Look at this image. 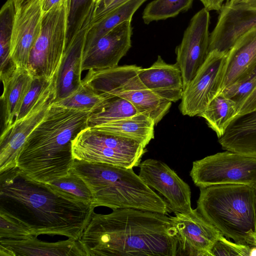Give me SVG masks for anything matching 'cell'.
<instances>
[{
  "label": "cell",
  "instance_id": "ac0fdd59",
  "mask_svg": "<svg viewBox=\"0 0 256 256\" xmlns=\"http://www.w3.org/2000/svg\"><path fill=\"white\" fill-rule=\"evenodd\" d=\"M93 18L88 19L67 41L62 62L54 80L56 102L74 94L81 86L82 65L86 35Z\"/></svg>",
  "mask_w": 256,
  "mask_h": 256
},
{
  "label": "cell",
  "instance_id": "74e56055",
  "mask_svg": "<svg viewBox=\"0 0 256 256\" xmlns=\"http://www.w3.org/2000/svg\"><path fill=\"white\" fill-rule=\"evenodd\" d=\"M254 110H256V86L240 103L236 117Z\"/></svg>",
  "mask_w": 256,
  "mask_h": 256
},
{
  "label": "cell",
  "instance_id": "d4e9b609",
  "mask_svg": "<svg viewBox=\"0 0 256 256\" xmlns=\"http://www.w3.org/2000/svg\"><path fill=\"white\" fill-rule=\"evenodd\" d=\"M238 109V104L234 101L220 94L198 116L203 118L220 138L235 118Z\"/></svg>",
  "mask_w": 256,
  "mask_h": 256
},
{
  "label": "cell",
  "instance_id": "44dd1931",
  "mask_svg": "<svg viewBox=\"0 0 256 256\" xmlns=\"http://www.w3.org/2000/svg\"><path fill=\"white\" fill-rule=\"evenodd\" d=\"M84 256L86 254L77 240H67L54 242L37 239L14 240L0 239V256Z\"/></svg>",
  "mask_w": 256,
  "mask_h": 256
},
{
  "label": "cell",
  "instance_id": "83f0119b",
  "mask_svg": "<svg viewBox=\"0 0 256 256\" xmlns=\"http://www.w3.org/2000/svg\"><path fill=\"white\" fill-rule=\"evenodd\" d=\"M138 112L124 98L114 96L105 99L102 104L91 112L88 120V127L132 116Z\"/></svg>",
  "mask_w": 256,
  "mask_h": 256
},
{
  "label": "cell",
  "instance_id": "f1b7e54d",
  "mask_svg": "<svg viewBox=\"0 0 256 256\" xmlns=\"http://www.w3.org/2000/svg\"><path fill=\"white\" fill-rule=\"evenodd\" d=\"M194 0H154L146 7L142 14L145 24L174 17L187 10Z\"/></svg>",
  "mask_w": 256,
  "mask_h": 256
},
{
  "label": "cell",
  "instance_id": "b9f144b4",
  "mask_svg": "<svg viewBox=\"0 0 256 256\" xmlns=\"http://www.w3.org/2000/svg\"><path fill=\"white\" fill-rule=\"evenodd\" d=\"M16 12L30 3L32 0H12Z\"/></svg>",
  "mask_w": 256,
  "mask_h": 256
},
{
  "label": "cell",
  "instance_id": "5b68a950",
  "mask_svg": "<svg viewBox=\"0 0 256 256\" xmlns=\"http://www.w3.org/2000/svg\"><path fill=\"white\" fill-rule=\"evenodd\" d=\"M197 210L224 236L254 245L256 235V188L222 184L200 188Z\"/></svg>",
  "mask_w": 256,
  "mask_h": 256
},
{
  "label": "cell",
  "instance_id": "603a6c76",
  "mask_svg": "<svg viewBox=\"0 0 256 256\" xmlns=\"http://www.w3.org/2000/svg\"><path fill=\"white\" fill-rule=\"evenodd\" d=\"M32 78L27 69L18 67L10 74L0 78L4 86L0 100L4 128L14 122Z\"/></svg>",
  "mask_w": 256,
  "mask_h": 256
},
{
  "label": "cell",
  "instance_id": "d6a6232c",
  "mask_svg": "<svg viewBox=\"0 0 256 256\" xmlns=\"http://www.w3.org/2000/svg\"><path fill=\"white\" fill-rule=\"evenodd\" d=\"M54 80L50 81L42 77H33L24 98L20 110L14 121L22 118L29 112Z\"/></svg>",
  "mask_w": 256,
  "mask_h": 256
},
{
  "label": "cell",
  "instance_id": "d6986e66",
  "mask_svg": "<svg viewBox=\"0 0 256 256\" xmlns=\"http://www.w3.org/2000/svg\"><path fill=\"white\" fill-rule=\"evenodd\" d=\"M138 76L142 83L159 96L171 102L181 100L184 91L180 69L176 62L166 63L160 56L148 68H141Z\"/></svg>",
  "mask_w": 256,
  "mask_h": 256
},
{
  "label": "cell",
  "instance_id": "6da1fadb",
  "mask_svg": "<svg viewBox=\"0 0 256 256\" xmlns=\"http://www.w3.org/2000/svg\"><path fill=\"white\" fill-rule=\"evenodd\" d=\"M94 208L48 184L31 179L17 166L0 172V216L33 236L56 234L78 240Z\"/></svg>",
  "mask_w": 256,
  "mask_h": 256
},
{
  "label": "cell",
  "instance_id": "9a60e30c",
  "mask_svg": "<svg viewBox=\"0 0 256 256\" xmlns=\"http://www.w3.org/2000/svg\"><path fill=\"white\" fill-rule=\"evenodd\" d=\"M131 20L120 24L92 44L85 45L82 71L118 66L131 47Z\"/></svg>",
  "mask_w": 256,
  "mask_h": 256
},
{
  "label": "cell",
  "instance_id": "e0dca14e",
  "mask_svg": "<svg viewBox=\"0 0 256 256\" xmlns=\"http://www.w3.org/2000/svg\"><path fill=\"white\" fill-rule=\"evenodd\" d=\"M255 27L256 8L224 5L210 34L209 52L216 50L227 54L242 34Z\"/></svg>",
  "mask_w": 256,
  "mask_h": 256
},
{
  "label": "cell",
  "instance_id": "7c38bea8",
  "mask_svg": "<svg viewBox=\"0 0 256 256\" xmlns=\"http://www.w3.org/2000/svg\"><path fill=\"white\" fill-rule=\"evenodd\" d=\"M209 11L204 8L192 18L182 42L176 49V63L182 74L184 90L205 62L209 53Z\"/></svg>",
  "mask_w": 256,
  "mask_h": 256
},
{
  "label": "cell",
  "instance_id": "836d02e7",
  "mask_svg": "<svg viewBox=\"0 0 256 256\" xmlns=\"http://www.w3.org/2000/svg\"><path fill=\"white\" fill-rule=\"evenodd\" d=\"M256 86V68L240 81L224 89L220 93L234 101L238 106Z\"/></svg>",
  "mask_w": 256,
  "mask_h": 256
},
{
  "label": "cell",
  "instance_id": "52a82bcc",
  "mask_svg": "<svg viewBox=\"0 0 256 256\" xmlns=\"http://www.w3.org/2000/svg\"><path fill=\"white\" fill-rule=\"evenodd\" d=\"M71 0H62L44 13L41 30L30 53L28 70L32 77L52 81L60 70L66 50Z\"/></svg>",
  "mask_w": 256,
  "mask_h": 256
},
{
  "label": "cell",
  "instance_id": "2e32d148",
  "mask_svg": "<svg viewBox=\"0 0 256 256\" xmlns=\"http://www.w3.org/2000/svg\"><path fill=\"white\" fill-rule=\"evenodd\" d=\"M42 0H32L16 12L10 56L18 68L28 70L31 50L41 30Z\"/></svg>",
  "mask_w": 256,
  "mask_h": 256
},
{
  "label": "cell",
  "instance_id": "ab89813d",
  "mask_svg": "<svg viewBox=\"0 0 256 256\" xmlns=\"http://www.w3.org/2000/svg\"><path fill=\"white\" fill-rule=\"evenodd\" d=\"M61 0H42V14L48 11Z\"/></svg>",
  "mask_w": 256,
  "mask_h": 256
},
{
  "label": "cell",
  "instance_id": "484cf974",
  "mask_svg": "<svg viewBox=\"0 0 256 256\" xmlns=\"http://www.w3.org/2000/svg\"><path fill=\"white\" fill-rule=\"evenodd\" d=\"M146 0H130L92 22L88 30L85 45H88L123 22L131 20L139 7Z\"/></svg>",
  "mask_w": 256,
  "mask_h": 256
},
{
  "label": "cell",
  "instance_id": "cb8c5ba5",
  "mask_svg": "<svg viewBox=\"0 0 256 256\" xmlns=\"http://www.w3.org/2000/svg\"><path fill=\"white\" fill-rule=\"evenodd\" d=\"M155 125L152 119L138 113L132 116L91 128L99 132L132 138L138 142L146 148L154 138Z\"/></svg>",
  "mask_w": 256,
  "mask_h": 256
},
{
  "label": "cell",
  "instance_id": "d590c367",
  "mask_svg": "<svg viewBox=\"0 0 256 256\" xmlns=\"http://www.w3.org/2000/svg\"><path fill=\"white\" fill-rule=\"evenodd\" d=\"M34 236L21 226L0 216V239L20 240Z\"/></svg>",
  "mask_w": 256,
  "mask_h": 256
},
{
  "label": "cell",
  "instance_id": "4dcf8cb0",
  "mask_svg": "<svg viewBox=\"0 0 256 256\" xmlns=\"http://www.w3.org/2000/svg\"><path fill=\"white\" fill-rule=\"evenodd\" d=\"M52 187L68 192L80 200L92 205V194L84 181L70 170L66 176L48 183Z\"/></svg>",
  "mask_w": 256,
  "mask_h": 256
},
{
  "label": "cell",
  "instance_id": "9c48e42d",
  "mask_svg": "<svg viewBox=\"0 0 256 256\" xmlns=\"http://www.w3.org/2000/svg\"><path fill=\"white\" fill-rule=\"evenodd\" d=\"M190 174L200 188L222 184L256 188V158L226 150L194 162Z\"/></svg>",
  "mask_w": 256,
  "mask_h": 256
},
{
  "label": "cell",
  "instance_id": "60d3db41",
  "mask_svg": "<svg viewBox=\"0 0 256 256\" xmlns=\"http://www.w3.org/2000/svg\"><path fill=\"white\" fill-rule=\"evenodd\" d=\"M232 6L256 8V0H242L238 4Z\"/></svg>",
  "mask_w": 256,
  "mask_h": 256
},
{
  "label": "cell",
  "instance_id": "e575fe53",
  "mask_svg": "<svg viewBox=\"0 0 256 256\" xmlns=\"http://www.w3.org/2000/svg\"><path fill=\"white\" fill-rule=\"evenodd\" d=\"M250 246L232 242L222 234L212 246L210 256H248Z\"/></svg>",
  "mask_w": 256,
  "mask_h": 256
},
{
  "label": "cell",
  "instance_id": "3957f363",
  "mask_svg": "<svg viewBox=\"0 0 256 256\" xmlns=\"http://www.w3.org/2000/svg\"><path fill=\"white\" fill-rule=\"evenodd\" d=\"M91 112L52 102L45 118L28 138L16 166L31 179L46 184L67 175L74 160L72 141L88 127Z\"/></svg>",
  "mask_w": 256,
  "mask_h": 256
},
{
  "label": "cell",
  "instance_id": "277c9868",
  "mask_svg": "<svg viewBox=\"0 0 256 256\" xmlns=\"http://www.w3.org/2000/svg\"><path fill=\"white\" fill-rule=\"evenodd\" d=\"M70 170L90 190L94 208H134L167 214L166 200L133 170L112 164L74 160Z\"/></svg>",
  "mask_w": 256,
  "mask_h": 256
},
{
  "label": "cell",
  "instance_id": "4316f807",
  "mask_svg": "<svg viewBox=\"0 0 256 256\" xmlns=\"http://www.w3.org/2000/svg\"><path fill=\"white\" fill-rule=\"evenodd\" d=\"M16 9L8 0L0 12V78L10 74L16 68L10 56V42Z\"/></svg>",
  "mask_w": 256,
  "mask_h": 256
},
{
  "label": "cell",
  "instance_id": "ba28073f",
  "mask_svg": "<svg viewBox=\"0 0 256 256\" xmlns=\"http://www.w3.org/2000/svg\"><path fill=\"white\" fill-rule=\"evenodd\" d=\"M146 152L138 142L128 138L98 131L88 127L72 142L74 158L133 168L139 166Z\"/></svg>",
  "mask_w": 256,
  "mask_h": 256
},
{
  "label": "cell",
  "instance_id": "7bdbcfd3",
  "mask_svg": "<svg viewBox=\"0 0 256 256\" xmlns=\"http://www.w3.org/2000/svg\"><path fill=\"white\" fill-rule=\"evenodd\" d=\"M248 256H256V246L252 245L250 246Z\"/></svg>",
  "mask_w": 256,
  "mask_h": 256
},
{
  "label": "cell",
  "instance_id": "5bb4252c",
  "mask_svg": "<svg viewBox=\"0 0 256 256\" xmlns=\"http://www.w3.org/2000/svg\"><path fill=\"white\" fill-rule=\"evenodd\" d=\"M174 214L175 216L170 218L177 232L178 256H182L183 252L182 255L210 256V249L222 234L206 220L196 208L187 214Z\"/></svg>",
  "mask_w": 256,
  "mask_h": 256
},
{
  "label": "cell",
  "instance_id": "8992f818",
  "mask_svg": "<svg viewBox=\"0 0 256 256\" xmlns=\"http://www.w3.org/2000/svg\"><path fill=\"white\" fill-rule=\"evenodd\" d=\"M141 68L125 65L90 70L82 82L104 99L114 96L124 98L156 125L167 114L172 102L159 96L142 83L138 76Z\"/></svg>",
  "mask_w": 256,
  "mask_h": 256
},
{
  "label": "cell",
  "instance_id": "8fae6325",
  "mask_svg": "<svg viewBox=\"0 0 256 256\" xmlns=\"http://www.w3.org/2000/svg\"><path fill=\"white\" fill-rule=\"evenodd\" d=\"M54 80L24 117L4 128L0 138V172L16 166L18 154L28 138L45 118L54 102Z\"/></svg>",
  "mask_w": 256,
  "mask_h": 256
},
{
  "label": "cell",
  "instance_id": "f6af8a7d",
  "mask_svg": "<svg viewBox=\"0 0 256 256\" xmlns=\"http://www.w3.org/2000/svg\"><path fill=\"white\" fill-rule=\"evenodd\" d=\"M93 2L95 3V4H98L100 0H92Z\"/></svg>",
  "mask_w": 256,
  "mask_h": 256
},
{
  "label": "cell",
  "instance_id": "ee69618b",
  "mask_svg": "<svg viewBox=\"0 0 256 256\" xmlns=\"http://www.w3.org/2000/svg\"><path fill=\"white\" fill-rule=\"evenodd\" d=\"M242 0H230L227 3H225V6H232L239 2Z\"/></svg>",
  "mask_w": 256,
  "mask_h": 256
},
{
  "label": "cell",
  "instance_id": "30bf717a",
  "mask_svg": "<svg viewBox=\"0 0 256 256\" xmlns=\"http://www.w3.org/2000/svg\"><path fill=\"white\" fill-rule=\"evenodd\" d=\"M227 54L214 50L184 90L180 110L184 116H198L222 92Z\"/></svg>",
  "mask_w": 256,
  "mask_h": 256
},
{
  "label": "cell",
  "instance_id": "f35d334b",
  "mask_svg": "<svg viewBox=\"0 0 256 256\" xmlns=\"http://www.w3.org/2000/svg\"><path fill=\"white\" fill-rule=\"evenodd\" d=\"M204 4V8L208 11L217 10L220 11L222 8L224 1L226 3L230 0H200Z\"/></svg>",
  "mask_w": 256,
  "mask_h": 256
},
{
  "label": "cell",
  "instance_id": "7402d4cb",
  "mask_svg": "<svg viewBox=\"0 0 256 256\" xmlns=\"http://www.w3.org/2000/svg\"><path fill=\"white\" fill-rule=\"evenodd\" d=\"M218 138L224 150L256 158V110L236 117Z\"/></svg>",
  "mask_w": 256,
  "mask_h": 256
},
{
  "label": "cell",
  "instance_id": "ffe728a7",
  "mask_svg": "<svg viewBox=\"0 0 256 256\" xmlns=\"http://www.w3.org/2000/svg\"><path fill=\"white\" fill-rule=\"evenodd\" d=\"M256 68V27L242 34L228 52L222 91L240 81Z\"/></svg>",
  "mask_w": 256,
  "mask_h": 256
},
{
  "label": "cell",
  "instance_id": "8d00e7d4",
  "mask_svg": "<svg viewBox=\"0 0 256 256\" xmlns=\"http://www.w3.org/2000/svg\"><path fill=\"white\" fill-rule=\"evenodd\" d=\"M130 0H100L95 6L92 22L102 18L108 12Z\"/></svg>",
  "mask_w": 256,
  "mask_h": 256
},
{
  "label": "cell",
  "instance_id": "4fadbf2b",
  "mask_svg": "<svg viewBox=\"0 0 256 256\" xmlns=\"http://www.w3.org/2000/svg\"><path fill=\"white\" fill-rule=\"evenodd\" d=\"M140 178L150 188L158 191L174 213L192 212L190 186L164 162L146 159L139 164Z\"/></svg>",
  "mask_w": 256,
  "mask_h": 256
},
{
  "label": "cell",
  "instance_id": "bcb514c9",
  "mask_svg": "<svg viewBox=\"0 0 256 256\" xmlns=\"http://www.w3.org/2000/svg\"><path fill=\"white\" fill-rule=\"evenodd\" d=\"M254 245L256 246V235L254 237Z\"/></svg>",
  "mask_w": 256,
  "mask_h": 256
},
{
  "label": "cell",
  "instance_id": "f546056e",
  "mask_svg": "<svg viewBox=\"0 0 256 256\" xmlns=\"http://www.w3.org/2000/svg\"><path fill=\"white\" fill-rule=\"evenodd\" d=\"M104 100L90 87L82 82L81 86L74 94L54 104L68 108L92 112Z\"/></svg>",
  "mask_w": 256,
  "mask_h": 256
},
{
  "label": "cell",
  "instance_id": "1f68e13d",
  "mask_svg": "<svg viewBox=\"0 0 256 256\" xmlns=\"http://www.w3.org/2000/svg\"><path fill=\"white\" fill-rule=\"evenodd\" d=\"M95 6L92 0H71L67 41L89 18L94 17Z\"/></svg>",
  "mask_w": 256,
  "mask_h": 256
},
{
  "label": "cell",
  "instance_id": "7a4b0ae2",
  "mask_svg": "<svg viewBox=\"0 0 256 256\" xmlns=\"http://www.w3.org/2000/svg\"><path fill=\"white\" fill-rule=\"evenodd\" d=\"M166 215L131 208L93 212L78 241L87 256H176L177 232Z\"/></svg>",
  "mask_w": 256,
  "mask_h": 256
}]
</instances>
